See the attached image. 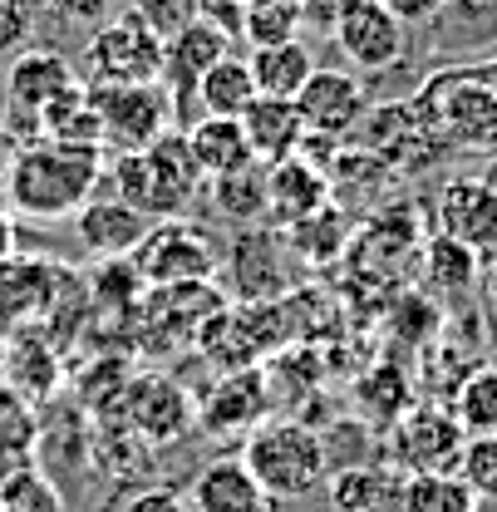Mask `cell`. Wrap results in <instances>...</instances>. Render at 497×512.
<instances>
[{
	"label": "cell",
	"mask_w": 497,
	"mask_h": 512,
	"mask_svg": "<svg viewBox=\"0 0 497 512\" xmlns=\"http://www.w3.org/2000/svg\"><path fill=\"white\" fill-rule=\"evenodd\" d=\"M104 148H69L30 138L0 168V207L35 222L74 217L104 183Z\"/></svg>",
	"instance_id": "cell-1"
},
{
	"label": "cell",
	"mask_w": 497,
	"mask_h": 512,
	"mask_svg": "<svg viewBox=\"0 0 497 512\" xmlns=\"http://www.w3.org/2000/svg\"><path fill=\"white\" fill-rule=\"evenodd\" d=\"M247 463V473L261 483V493L271 503H301L325 488L330 478V453L320 429L291 414H271L247 434V444L237 453Z\"/></svg>",
	"instance_id": "cell-2"
},
{
	"label": "cell",
	"mask_w": 497,
	"mask_h": 512,
	"mask_svg": "<svg viewBox=\"0 0 497 512\" xmlns=\"http://www.w3.org/2000/svg\"><path fill=\"white\" fill-rule=\"evenodd\" d=\"M114 188L133 212H143L148 222H168L183 217L187 202L202 188V173L192 168L183 128H168L163 138H153L143 153H119L114 158Z\"/></svg>",
	"instance_id": "cell-3"
},
{
	"label": "cell",
	"mask_w": 497,
	"mask_h": 512,
	"mask_svg": "<svg viewBox=\"0 0 497 512\" xmlns=\"http://www.w3.org/2000/svg\"><path fill=\"white\" fill-rule=\"evenodd\" d=\"M104 153H143L153 138L173 128V99L163 84H89Z\"/></svg>",
	"instance_id": "cell-4"
},
{
	"label": "cell",
	"mask_w": 497,
	"mask_h": 512,
	"mask_svg": "<svg viewBox=\"0 0 497 512\" xmlns=\"http://www.w3.org/2000/svg\"><path fill=\"white\" fill-rule=\"evenodd\" d=\"M84 84H158L163 79V40L133 15H114L84 45Z\"/></svg>",
	"instance_id": "cell-5"
},
{
	"label": "cell",
	"mask_w": 497,
	"mask_h": 512,
	"mask_svg": "<svg viewBox=\"0 0 497 512\" xmlns=\"http://www.w3.org/2000/svg\"><path fill=\"white\" fill-rule=\"evenodd\" d=\"M119 414L128 424V439L138 444H178L197 429V399L173 375H158V370L124 380Z\"/></svg>",
	"instance_id": "cell-6"
},
{
	"label": "cell",
	"mask_w": 497,
	"mask_h": 512,
	"mask_svg": "<svg viewBox=\"0 0 497 512\" xmlns=\"http://www.w3.org/2000/svg\"><path fill=\"white\" fill-rule=\"evenodd\" d=\"M463 444H468V434H463V424L453 419L448 404H414V409L389 429V463H394L404 478L453 473Z\"/></svg>",
	"instance_id": "cell-7"
},
{
	"label": "cell",
	"mask_w": 497,
	"mask_h": 512,
	"mask_svg": "<svg viewBox=\"0 0 497 512\" xmlns=\"http://www.w3.org/2000/svg\"><path fill=\"white\" fill-rule=\"evenodd\" d=\"M128 261L143 276V286H163V291L168 286H192V281H212V271H217V256L202 242V232L178 222V217L148 227V237L133 247Z\"/></svg>",
	"instance_id": "cell-8"
},
{
	"label": "cell",
	"mask_w": 497,
	"mask_h": 512,
	"mask_svg": "<svg viewBox=\"0 0 497 512\" xmlns=\"http://www.w3.org/2000/svg\"><path fill=\"white\" fill-rule=\"evenodd\" d=\"M296 109H301V124L315 138H345L355 133L360 119L370 114V99H365V84L355 69H330V64H315V74L306 79V89L296 94Z\"/></svg>",
	"instance_id": "cell-9"
},
{
	"label": "cell",
	"mask_w": 497,
	"mask_h": 512,
	"mask_svg": "<svg viewBox=\"0 0 497 512\" xmlns=\"http://www.w3.org/2000/svg\"><path fill=\"white\" fill-rule=\"evenodd\" d=\"M335 50L345 55V64L355 74H384L404 60V45H409V30L379 5V0H360L335 30H330Z\"/></svg>",
	"instance_id": "cell-10"
},
{
	"label": "cell",
	"mask_w": 497,
	"mask_h": 512,
	"mask_svg": "<svg viewBox=\"0 0 497 512\" xmlns=\"http://www.w3.org/2000/svg\"><path fill=\"white\" fill-rule=\"evenodd\" d=\"M84 74L69 64L64 50H20L5 69V109L10 119L35 124L60 94H69Z\"/></svg>",
	"instance_id": "cell-11"
},
{
	"label": "cell",
	"mask_w": 497,
	"mask_h": 512,
	"mask_svg": "<svg viewBox=\"0 0 497 512\" xmlns=\"http://www.w3.org/2000/svg\"><path fill=\"white\" fill-rule=\"evenodd\" d=\"M64 281L69 271L45 256H5L0 261V325H45Z\"/></svg>",
	"instance_id": "cell-12"
},
{
	"label": "cell",
	"mask_w": 497,
	"mask_h": 512,
	"mask_svg": "<svg viewBox=\"0 0 497 512\" xmlns=\"http://www.w3.org/2000/svg\"><path fill=\"white\" fill-rule=\"evenodd\" d=\"M438 232L473 247V252H488L497 242V183L493 178H478V173H463V178H448L438 188Z\"/></svg>",
	"instance_id": "cell-13"
},
{
	"label": "cell",
	"mask_w": 497,
	"mask_h": 512,
	"mask_svg": "<svg viewBox=\"0 0 497 512\" xmlns=\"http://www.w3.org/2000/svg\"><path fill=\"white\" fill-rule=\"evenodd\" d=\"M227 30H217L212 20H197V25H187L183 35H173L168 45H163V89H168V99H173V119L187 114L192 104H197V84H202V74L212 69L217 60H227Z\"/></svg>",
	"instance_id": "cell-14"
},
{
	"label": "cell",
	"mask_w": 497,
	"mask_h": 512,
	"mask_svg": "<svg viewBox=\"0 0 497 512\" xmlns=\"http://www.w3.org/2000/svg\"><path fill=\"white\" fill-rule=\"evenodd\" d=\"M261 419H271V394L261 370H227L212 394L197 399V424L207 434H251Z\"/></svg>",
	"instance_id": "cell-15"
},
{
	"label": "cell",
	"mask_w": 497,
	"mask_h": 512,
	"mask_svg": "<svg viewBox=\"0 0 497 512\" xmlns=\"http://www.w3.org/2000/svg\"><path fill=\"white\" fill-rule=\"evenodd\" d=\"M0 380L10 389H20L25 399H50L60 389V350L45 335V325H10L5 335V360H0Z\"/></svg>",
	"instance_id": "cell-16"
},
{
	"label": "cell",
	"mask_w": 497,
	"mask_h": 512,
	"mask_svg": "<svg viewBox=\"0 0 497 512\" xmlns=\"http://www.w3.org/2000/svg\"><path fill=\"white\" fill-rule=\"evenodd\" d=\"M74 222H79V242H84V252L99 256V261H114V256H133V247L148 237V217L143 212H133L124 197H89L79 212H74Z\"/></svg>",
	"instance_id": "cell-17"
},
{
	"label": "cell",
	"mask_w": 497,
	"mask_h": 512,
	"mask_svg": "<svg viewBox=\"0 0 497 512\" xmlns=\"http://www.w3.org/2000/svg\"><path fill=\"white\" fill-rule=\"evenodd\" d=\"M330 202V178L306 158H286L266 168V217L276 227H296Z\"/></svg>",
	"instance_id": "cell-18"
},
{
	"label": "cell",
	"mask_w": 497,
	"mask_h": 512,
	"mask_svg": "<svg viewBox=\"0 0 497 512\" xmlns=\"http://www.w3.org/2000/svg\"><path fill=\"white\" fill-rule=\"evenodd\" d=\"M330 512H399L404 473L394 463H345L325 478Z\"/></svg>",
	"instance_id": "cell-19"
},
{
	"label": "cell",
	"mask_w": 497,
	"mask_h": 512,
	"mask_svg": "<svg viewBox=\"0 0 497 512\" xmlns=\"http://www.w3.org/2000/svg\"><path fill=\"white\" fill-rule=\"evenodd\" d=\"M192 512H266L271 498L261 493V483L247 473L242 458H212L192 473Z\"/></svg>",
	"instance_id": "cell-20"
},
{
	"label": "cell",
	"mask_w": 497,
	"mask_h": 512,
	"mask_svg": "<svg viewBox=\"0 0 497 512\" xmlns=\"http://www.w3.org/2000/svg\"><path fill=\"white\" fill-rule=\"evenodd\" d=\"M187 153H192V168L212 183V178H227V173H242L256 163L242 119H187L183 128Z\"/></svg>",
	"instance_id": "cell-21"
},
{
	"label": "cell",
	"mask_w": 497,
	"mask_h": 512,
	"mask_svg": "<svg viewBox=\"0 0 497 512\" xmlns=\"http://www.w3.org/2000/svg\"><path fill=\"white\" fill-rule=\"evenodd\" d=\"M242 133H247L256 163H266V168L296 158L301 143H306V124H301L296 99H266V94L242 114Z\"/></svg>",
	"instance_id": "cell-22"
},
{
	"label": "cell",
	"mask_w": 497,
	"mask_h": 512,
	"mask_svg": "<svg viewBox=\"0 0 497 512\" xmlns=\"http://www.w3.org/2000/svg\"><path fill=\"white\" fill-rule=\"evenodd\" d=\"M355 409L360 419L374 429H394L409 409H414V380L394 365V360H379L374 370H365L355 380Z\"/></svg>",
	"instance_id": "cell-23"
},
{
	"label": "cell",
	"mask_w": 497,
	"mask_h": 512,
	"mask_svg": "<svg viewBox=\"0 0 497 512\" xmlns=\"http://www.w3.org/2000/svg\"><path fill=\"white\" fill-rule=\"evenodd\" d=\"M35 138H45V143H69V148H104L99 109H94V94H89L84 79H79L69 94H60V99L35 119Z\"/></svg>",
	"instance_id": "cell-24"
},
{
	"label": "cell",
	"mask_w": 497,
	"mask_h": 512,
	"mask_svg": "<svg viewBox=\"0 0 497 512\" xmlns=\"http://www.w3.org/2000/svg\"><path fill=\"white\" fill-rule=\"evenodd\" d=\"M256 99L261 94H256L251 64L227 55V60L212 64L202 74V84H197V119H242Z\"/></svg>",
	"instance_id": "cell-25"
},
{
	"label": "cell",
	"mask_w": 497,
	"mask_h": 512,
	"mask_svg": "<svg viewBox=\"0 0 497 512\" xmlns=\"http://www.w3.org/2000/svg\"><path fill=\"white\" fill-rule=\"evenodd\" d=\"M247 64H251V79H256V94H266V99H296L306 89V79L315 74L311 45H301V40L251 50Z\"/></svg>",
	"instance_id": "cell-26"
},
{
	"label": "cell",
	"mask_w": 497,
	"mask_h": 512,
	"mask_svg": "<svg viewBox=\"0 0 497 512\" xmlns=\"http://www.w3.org/2000/svg\"><path fill=\"white\" fill-rule=\"evenodd\" d=\"M478 271H483V261H478L473 247H463V242H453L443 232L429 237V247H424V281L434 286L438 296H468V291H478Z\"/></svg>",
	"instance_id": "cell-27"
},
{
	"label": "cell",
	"mask_w": 497,
	"mask_h": 512,
	"mask_svg": "<svg viewBox=\"0 0 497 512\" xmlns=\"http://www.w3.org/2000/svg\"><path fill=\"white\" fill-rule=\"evenodd\" d=\"M40 434H45V419H40L35 399H25L20 389H10L0 380V468L35 458Z\"/></svg>",
	"instance_id": "cell-28"
},
{
	"label": "cell",
	"mask_w": 497,
	"mask_h": 512,
	"mask_svg": "<svg viewBox=\"0 0 497 512\" xmlns=\"http://www.w3.org/2000/svg\"><path fill=\"white\" fill-rule=\"evenodd\" d=\"M0 512H64V493L35 458L5 463L0 468Z\"/></svg>",
	"instance_id": "cell-29"
},
{
	"label": "cell",
	"mask_w": 497,
	"mask_h": 512,
	"mask_svg": "<svg viewBox=\"0 0 497 512\" xmlns=\"http://www.w3.org/2000/svg\"><path fill=\"white\" fill-rule=\"evenodd\" d=\"M207 192H212L217 217H227V222H256V217H266V163H251L242 173L212 178Z\"/></svg>",
	"instance_id": "cell-30"
},
{
	"label": "cell",
	"mask_w": 497,
	"mask_h": 512,
	"mask_svg": "<svg viewBox=\"0 0 497 512\" xmlns=\"http://www.w3.org/2000/svg\"><path fill=\"white\" fill-rule=\"evenodd\" d=\"M453 419L463 424L468 439L497 434V365H478L468 380L453 389Z\"/></svg>",
	"instance_id": "cell-31"
},
{
	"label": "cell",
	"mask_w": 497,
	"mask_h": 512,
	"mask_svg": "<svg viewBox=\"0 0 497 512\" xmlns=\"http://www.w3.org/2000/svg\"><path fill=\"white\" fill-rule=\"evenodd\" d=\"M478 498L473 488L458 478V473H419V478H404V498L399 512H473Z\"/></svg>",
	"instance_id": "cell-32"
},
{
	"label": "cell",
	"mask_w": 497,
	"mask_h": 512,
	"mask_svg": "<svg viewBox=\"0 0 497 512\" xmlns=\"http://www.w3.org/2000/svg\"><path fill=\"white\" fill-rule=\"evenodd\" d=\"M345 237H350V222H345V212H340L335 202H325L306 222L286 227V247L301 252L306 261H330V256L345 247Z\"/></svg>",
	"instance_id": "cell-33"
},
{
	"label": "cell",
	"mask_w": 497,
	"mask_h": 512,
	"mask_svg": "<svg viewBox=\"0 0 497 512\" xmlns=\"http://www.w3.org/2000/svg\"><path fill=\"white\" fill-rule=\"evenodd\" d=\"M35 20L50 25L55 40H84L89 45V35L114 20V0H45Z\"/></svg>",
	"instance_id": "cell-34"
},
{
	"label": "cell",
	"mask_w": 497,
	"mask_h": 512,
	"mask_svg": "<svg viewBox=\"0 0 497 512\" xmlns=\"http://www.w3.org/2000/svg\"><path fill=\"white\" fill-rule=\"evenodd\" d=\"M242 35H247L256 50L301 40V10H296L291 0H286V5H247V10H242Z\"/></svg>",
	"instance_id": "cell-35"
},
{
	"label": "cell",
	"mask_w": 497,
	"mask_h": 512,
	"mask_svg": "<svg viewBox=\"0 0 497 512\" xmlns=\"http://www.w3.org/2000/svg\"><path fill=\"white\" fill-rule=\"evenodd\" d=\"M453 473L473 488V498H497V434L468 439L463 453H458V468H453Z\"/></svg>",
	"instance_id": "cell-36"
},
{
	"label": "cell",
	"mask_w": 497,
	"mask_h": 512,
	"mask_svg": "<svg viewBox=\"0 0 497 512\" xmlns=\"http://www.w3.org/2000/svg\"><path fill=\"white\" fill-rule=\"evenodd\" d=\"M133 15L168 45L173 35H183L187 25H197L202 20V10H197V0H133Z\"/></svg>",
	"instance_id": "cell-37"
},
{
	"label": "cell",
	"mask_w": 497,
	"mask_h": 512,
	"mask_svg": "<svg viewBox=\"0 0 497 512\" xmlns=\"http://www.w3.org/2000/svg\"><path fill=\"white\" fill-rule=\"evenodd\" d=\"M394 335L399 340H409V345H434V335L443 330V311H438L429 296H404L399 306H394Z\"/></svg>",
	"instance_id": "cell-38"
},
{
	"label": "cell",
	"mask_w": 497,
	"mask_h": 512,
	"mask_svg": "<svg viewBox=\"0 0 497 512\" xmlns=\"http://www.w3.org/2000/svg\"><path fill=\"white\" fill-rule=\"evenodd\" d=\"M35 35V5L30 0H0V55H20Z\"/></svg>",
	"instance_id": "cell-39"
},
{
	"label": "cell",
	"mask_w": 497,
	"mask_h": 512,
	"mask_svg": "<svg viewBox=\"0 0 497 512\" xmlns=\"http://www.w3.org/2000/svg\"><path fill=\"white\" fill-rule=\"evenodd\" d=\"M355 5H360V0H296L301 25H311V30H335V25H340Z\"/></svg>",
	"instance_id": "cell-40"
},
{
	"label": "cell",
	"mask_w": 497,
	"mask_h": 512,
	"mask_svg": "<svg viewBox=\"0 0 497 512\" xmlns=\"http://www.w3.org/2000/svg\"><path fill=\"white\" fill-rule=\"evenodd\" d=\"M119 512H192V503H187L183 493H173V488H143Z\"/></svg>",
	"instance_id": "cell-41"
},
{
	"label": "cell",
	"mask_w": 497,
	"mask_h": 512,
	"mask_svg": "<svg viewBox=\"0 0 497 512\" xmlns=\"http://www.w3.org/2000/svg\"><path fill=\"white\" fill-rule=\"evenodd\" d=\"M379 5L409 30V25H429V20H438L448 0H379Z\"/></svg>",
	"instance_id": "cell-42"
},
{
	"label": "cell",
	"mask_w": 497,
	"mask_h": 512,
	"mask_svg": "<svg viewBox=\"0 0 497 512\" xmlns=\"http://www.w3.org/2000/svg\"><path fill=\"white\" fill-rule=\"evenodd\" d=\"M197 10H202V20H212L217 30H242V10H247V0H197Z\"/></svg>",
	"instance_id": "cell-43"
},
{
	"label": "cell",
	"mask_w": 497,
	"mask_h": 512,
	"mask_svg": "<svg viewBox=\"0 0 497 512\" xmlns=\"http://www.w3.org/2000/svg\"><path fill=\"white\" fill-rule=\"evenodd\" d=\"M478 296H483V306L497 316V256L483 261V271H478Z\"/></svg>",
	"instance_id": "cell-44"
},
{
	"label": "cell",
	"mask_w": 497,
	"mask_h": 512,
	"mask_svg": "<svg viewBox=\"0 0 497 512\" xmlns=\"http://www.w3.org/2000/svg\"><path fill=\"white\" fill-rule=\"evenodd\" d=\"M5 256H15V222H10V212L0 207V261Z\"/></svg>",
	"instance_id": "cell-45"
},
{
	"label": "cell",
	"mask_w": 497,
	"mask_h": 512,
	"mask_svg": "<svg viewBox=\"0 0 497 512\" xmlns=\"http://www.w3.org/2000/svg\"><path fill=\"white\" fill-rule=\"evenodd\" d=\"M473 512H497V498H478V508Z\"/></svg>",
	"instance_id": "cell-46"
},
{
	"label": "cell",
	"mask_w": 497,
	"mask_h": 512,
	"mask_svg": "<svg viewBox=\"0 0 497 512\" xmlns=\"http://www.w3.org/2000/svg\"><path fill=\"white\" fill-rule=\"evenodd\" d=\"M247 5H286V0H247ZM296 5V0H291Z\"/></svg>",
	"instance_id": "cell-47"
}]
</instances>
